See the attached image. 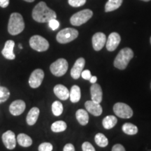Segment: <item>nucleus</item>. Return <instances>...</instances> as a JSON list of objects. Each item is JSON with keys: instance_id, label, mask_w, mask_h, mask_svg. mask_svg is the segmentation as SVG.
<instances>
[{"instance_id": "obj_27", "label": "nucleus", "mask_w": 151, "mask_h": 151, "mask_svg": "<svg viewBox=\"0 0 151 151\" xmlns=\"http://www.w3.org/2000/svg\"><path fill=\"white\" fill-rule=\"evenodd\" d=\"M67 123L62 120L55 122L51 125V130L53 132H62L65 131L67 129Z\"/></svg>"}, {"instance_id": "obj_20", "label": "nucleus", "mask_w": 151, "mask_h": 151, "mask_svg": "<svg viewBox=\"0 0 151 151\" xmlns=\"http://www.w3.org/2000/svg\"><path fill=\"white\" fill-rule=\"evenodd\" d=\"M76 117L77 120L81 125H86L89 121L88 113L84 109H78L76 113Z\"/></svg>"}, {"instance_id": "obj_38", "label": "nucleus", "mask_w": 151, "mask_h": 151, "mask_svg": "<svg viewBox=\"0 0 151 151\" xmlns=\"http://www.w3.org/2000/svg\"><path fill=\"white\" fill-rule=\"evenodd\" d=\"M97 78L96 76H92L91 78H90V82L91 83H95L96 82H97Z\"/></svg>"}, {"instance_id": "obj_3", "label": "nucleus", "mask_w": 151, "mask_h": 151, "mask_svg": "<svg viewBox=\"0 0 151 151\" xmlns=\"http://www.w3.org/2000/svg\"><path fill=\"white\" fill-rule=\"evenodd\" d=\"M134 57V52L131 48H124L120 50L114 60L115 67L120 70H124Z\"/></svg>"}, {"instance_id": "obj_19", "label": "nucleus", "mask_w": 151, "mask_h": 151, "mask_svg": "<svg viewBox=\"0 0 151 151\" xmlns=\"http://www.w3.org/2000/svg\"><path fill=\"white\" fill-rule=\"evenodd\" d=\"M40 111L37 107H33L30 109L27 116V123L29 125H34L37 121Z\"/></svg>"}, {"instance_id": "obj_43", "label": "nucleus", "mask_w": 151, "mask_h": 151, "mask_svg": "<svg viewBox=\"0 0 151 151\" xmlns=\"http://www.w3.org/2000/svg\"><path fill=\"white\" fill-rule=\"evenodd\" d=\"M150 86H151V85H150Z\"/></svg>"}, {"instance_id": "obj_7", "label": "nucleus", "mask_w": 151, "mask_h": 151, "mask_svg": "<svg viewBox=\"0 0 151 151\" xmlns=\"http://www.w3.org/2000/svg\"><path fill=\"white\" fill-rule=\"evenodd\" d=\"M50 70L55 76H62L68 70V62L64 58H60L51 64Z\"/></svg>"}, {"instance_id": "obj_39", "label": "nucleus", "mask_w": 151, "mask_h": 151, "mask_svg": "<svg viewBox=\"0 0 151 151\" xmlns=\"http://www.w3.org/2000/svg\"><path fill=\"white\" fill-rule=\"evenodd\" d=\"M24 1H27V2H33V1H35V0H24Z\"/></svg>"}, {"instance_id": "obj_23", "label": "nucleus", "mask_w": 151, "mask_h": 151, "mask_svg": "<svg viewBox=\"0 0 151 151\" xmlns=\"http://www.w3.org/2000/svg\"><path fill=\"white\" fill-rule=\"evenodd\" d=\"M117 122H118V120L116 116H108L104 118L102 124L106 129H111L116 126Z\"/></svg>"}, {"instance_id": "obj_13", "label": "nucleus", "mask_w": 151, "mask_h": 151, "mask_svg": "<svg viewBox=\"0 0 151 151\" xmlns=\"http://www.w3.org/2000/svg\"><path fill=\"white\" fill-rule=\"evenodd\" d=\"M26 108V104L24 101L18 99L13 101L9 106V111L13 116H18L24 112Z\"/></svg>"}, {"instance_id": "obj_41", "label": "nucleus", "mask_w": 151, "mask_h": 151, "mask_svg": "<svg viewBox=\"0 0 151 151\" xmlns=\"http://www.w3.org/2000/svg\"><path fill=\"white\" fill-rule=\"evenodd\" d=\"M19 47H20V48H22V46H21V44H19Z\"/></svg>"}, {"instance_id": "obj_15", "label": "nucleus", "mask_w": 151, "mask_h": 151, "mask_svg": "<svg viewBox=\"0 0 151 151\" xmlns=\"http://www.w3.org/2000/svg\"><path fill=\"white\" fill-rule=\"evenodd\" d=\"M87 111L94 116H99L102 113V107L99 103L92 101H87L85 104Z\"/></svg>"}, {"instance_id": "obj_37", "label": "nucleus", "mask_w": 151, "mask_h": 151, "mask_svg": "<svg viewBox=\"0 0 151 151\" xmlns=\"http://www.w3.org/2000/svg\"><path fill=\"white\" fill-rule=\"evenodd\" d=\"M9 5V0H0V6L1 8H6Z\"/></svg>"}, {"instance_id": "obj_33", "label": "nucleus", "mask_w": 151, "mask_h": 151, "mask_svg": "<svg viewBox=\"0 0 151 151\" xmlns=\"http://www.w3.org/2000/svg\"><path fill=\"white\" fill-rule=\"evenodd\" d=\"M82 150L83 151H94L95 149L90 143L84 142L82 145Z\"/></svg>"}, {"instance_id": "obj_10", "label": "nucleus", "mask_w": 151, "mask_h": 151, "mask_svg": "<svg viewBox=\"0 0 151 151\" xmlns=\"http://www.w3.org/2000/svg\"><path fill=\"white\" fill-rule=\"evenodd\" d=\"M2 141L6 148L13 150L16 146V138L14 132L9 130L4 132L2 135Z\"/></svg>"}, {"instance_id": "obj_14", "label": "nucleus", "mask_w": 151, "mask_h": 151, "mask_svg": "<svg viewBox=\"0 0 151 151\" xmlns=\"http://www.w3.org/2000/svg\"><path fill=\"white\" fill-rule=\"evenodd\" d=\"M85 64H86V61H85V59L83 58H78L76 61L72 69L71 70V76L73 79L76 80V79H78L80 78L81 73H82Z\"/></svg>"}, {"instance_id": "obj_12", "label": "nucleus", "mask_w": 151, "mask_h": 151, "mask_svg": "<svg viewBox=\"0 0 151 151\" xmlns=\"http://www.w3.org/2000/svg\"><path fill=\"white\" fill-rule=\"evenodd\" d=\"M120 41H121V38L118 33L112 32L110 34L106 43V49L109 51H114L118 48Z\"/></svg>"}, {"instance_id": "obj_21", "label": "nucleus", "mask_w": 151, "mask_h": 151, "mask_svg": "<svg viewBox=\"0 0 151 151\" xmlns=\"http://www.w3.org/2000/svg\"><path fill=\"white\" fill-rule=\"evenodd\" d=\"M81 97V89L78 86H73L69 92V98L72 103H77L80 101Z\"/></svg>"}, {"instance_id": "obj_17", "label": "nucleus", "mask_w": 151, "mask_h": 151, "mask_svg": "<svg viewBox=\"0 0 151 151\" xmlns=\"http://www.w3.org/2000/svg\"><path fill=\"white\" fill-rule=\"evenodd\" d=\"M90 93L92 101L100 104L102 101V90L101 86L97 83H93L90 88Z\"/></svg>"}, {"instance_id": "obj_2", "label": "nucleus", "mask_w": 151, "mask_h": 151, "mask_svg": "<svg viewBox=\"0 0 151 151\" xmlns=\"http://www.w3.org/2000/svg\"><path fill=\"white\" fill-rule=\"evenodd\" d=\"M24 29V22L22 15L19 13L11 14L8 24V32L10 35H18Z\"/></svg>"}, {"instance_id": "obj_34", "label": "nucleus", "mask_w": 151, "mask_h": 151, "mask_svg": "<svg viewBox=\"0 0 151 151\" xmlns=\"http://www.w3.org/2000/svg\"><path fill=\"white\" fill-rule=\"evenodd\" d=\"M81 76H82V78L85 79V80L90 81V78L92 77V75L90 70H88V69H87V70H84L82 71V73H81Z\"/></svg>"}, {"instance_id": "obj_32", "label": "nucleus", "mask_w": 151, "mask_h": 151, "mask_svg": "<svg viewBox=\"0 0 151 151\" xmlns=\"http://www.w3.org/2000/svg\"><path fill=\"white\" fill-rule=\"evenodd\" d=\"M48 25L52 30H56L60 27V22L56 20V18H54L48 22Z\"/></svg>"}, {"instance_id": "obj_11", "label": "nucleus", "mask_w": 151, "mask_h": 151, "mask_svg": "<svg viewBox=\"0 0 151 151\" xmlns=\"http://www.w3.org/2000/svg\"><path fill=\"white\" fill-rule=\"evenodd\" d=\"M92 42L94 50L96 51H99L105 46L106 43V37L104 33L97 32L94 34L92 37Z\"/></svg>"}, {"instance_id": "obj_8", "label": "nucleus", "mask_w": 151, "mask_h": 151, "mask_svg": "<svg viewBox=\"0 0 151 151\" xmlns=\"http://www.w3.org/2000/svg\"><path fill=\"white\" fill-rule=\"evenodd\" d=\"M113 111L118 117L124 119L132 118L133 116V111L129 105L124 103L118 102L113 106Z\"/></svg>"}, {"instance_id": "obj_29", "label": "nucleus", "mask_w": 151, "mask_h": 151, "mask_svg": "<svg viewBox=\"0 0 151 151\" xmlns=\"http://www.w3.org/2000/svg\"><path fill=\"white\" fill-rule=\"evenodd\" d=\"M10 97V92L6 87L0 86V104L5 102Z\"/></svg>"}, {"instance_id": "obj_6", "label": "nucleus", "mask_w": 151, "mask_h": 151, "mask_svg": "<svg viewBox=\"0 0 151 151\" xmlns=\"http://www.w3.org/2000/svg\"><path fill=\"white\" fill-rule=\"evenodd\" d=\"M29 46L38 52H44L49 48V43L40 35L32 36L29 39Z\"/></svg>"}, {"instance_id": "obj_31", "label": "nucleus", "mask_w": 151, "mask_h": 151, "mask_svg": "<svg viewBox=\"0 0 151 151\" xmlns=\"http://www.w3.org/2000/svg\"><path fill=\"white\" fill-rule=\"evenodd\" d=\"M68 2L73 7H80L86 4V0H68Z\"/></svg>"}, {"instance_id": "obj_35", "label": "nucleus", "mask_w": 151, "mask_h": 151, "mask_svg": "<svg viewBox=\"0 0 151 151\" xmlns=\"http://www.w3.org/2000/svg\"><path fill=\"white\" fill-rule=\"evenodd\" d=\"M125 148L121 144H116L112 148V151H124Z\"/></svg>"}, {"instance_id": "obj_36", "label": "nucleus", "mask_w": 151, "mask_h": 151, "mask_svg": "<svg viewBox=\"0 0 151 151\" xmlns=\"http://www.w3.org/2000/svg\"><path fill=\"white\" fill-rule=\"evenodd\" d=\"M63 150L64 151H74L75 148L74 146H73V145L71 144V143H67V144H66L65 147H64Z\"/></svg>"}, {"instance_id": "obj_24", "label": "nucleus", "mask_w": 151, "mask_h": 151, "mask_svg": "<svg viewBox=\"0 0 151 151\" xmlns=\"http://www.w3.org/2000/svg\"><path fill=\"white\" fill-rule=\"evenodd\" d=\"M123 0H109L105 5L106 12H111L118 9L122 5Z\"/></svg>"}, {"instance_id": "obj_22", "label": "nucleus", "mask_w": 151, "mask_h": 151, "mask_svg": "<svg viewBox=\"0 0 151 151\" xmlns=\"http://www.w3.org/2000/svg\"><path fill=\"white\" fill-rule=\"evenodd\" d=\"M17 141L22 147H29L32 144V139L25 134H19L17 137Z\"/></svg>"}, {"instance_id": "obj_4", "label": "nucleus", "mask_w": 151, "mask_h": 151, "mask_svg": "<svg viewBox=\"0 0 151 151\" xmlns=\"http://www.w3.org/2000/svg\"><path fill=\"white\" fill-rule=\"evenodd\" d=\"M78 36V30L68 27L60 31L57 35L56 39L60 43H67L76 39Z\"/></svg>"}, {"instance_id": "obj_26", "label": "nucleus", "mask_w": 151, "mask_h": 151, "mask_svg": "<svg viewBox=\"0 0 151 151\" xmlns=\"http://www.w3.org/2000/svg\"><path fill=\"white\" fill-rule=\"evenodd\" d=\"M94 141H95V143H97V146L101 147V148L106 147L109 144L108 139L106 137L105 135H104L101 133H98L95 135V137H94Z\"/></svg>"}, {"instance_id": "obj_25", "label": "nucleus", "mask_w": 151, "mask_h": 151, "mask_svg": "<svg viewBox=\"0 0 151 151\" xmlns=\"http://www.w3.org/2000/svg\"><path fill=\"white\" fill-rule=\"evenodd\" d=\"M122 131H123L126 134L128 135H135L138 132V128L134 124L132 123H124L122 127Z\"/></svg>"}, {"instance_id": "obj_18", "label": "nucleus", "mask_w": 151, "mask_h": 151, "mask_svg": "<svg viewBox=\"0 0 151 151\" xmlns=\"http://www.w3.org/2000/svg\"><path fill=\"white\" fill-rule=\"evenodd\" d=\"M54 93L59 99L62 100H67L69 97V91L67 87L61 84L56 85L53 89Z\"/></svg>"}, {"instance_id": "obj_42", "label": "nucleus", "mask_w": 151, "mask_h": 151, "mask_svg": "<svg viewBox=\"0 0 151 151\" xmlns=\"http://www.w3.org/2000/svg\"><path fill=\"white\" fill-rule=\"evenodd\" d=\"M150 43H151V37H150Z\"/></svg>"}, {"instance_id": "obj_9", "label": "nucleus", "mask_w": 151, "mask_h": 151, "mask_svg": "<svg viewBox=\"0 0 151 151\" xmlns=\"http://www.w3.org/2000/svg\"><path fill=\"white\" fill-rule=\"evenodd\" d=\"M44 78V72L42 69H37L30 75L29 78V84L31 88H37L42 83Z\"/></svg>"}, {"instance_id": "obj_16", "label": "nucleus", "mask_w": 151, "mask_h": 151, "mask_svg": "<svg viewBox=\"0 0 151 151\" xmlns=\"http://www.w3.org/2000/svg\"><path fill=\"white\" fill-rule=\"evenodd\" d=\"M15 46V42L12 40H8L5 43L4 48L1 50V53L5 58L8 60H14L16 58L14 52V48Z\"/></svg>"}, {"instance_id": "obj_28", "label": "nucleus", "mask_w": 151, "mask_h": 151, "mask_svg": "<svg viewBox=\"0 0 151 151\" xmlns=\"http://www.w3.org/2000/svg\"><path fill=\"white\" fill-rule=\"evenodd\" d=\"M52 112L54 116H59L63 112V106L59 101H55L52 104Z\"/></svg>"}, {"instance_id": "obj_40", "label": "nucleus", "mask_w": 151, "mask_h": 151, "mask_svg": "<svg viewBox=\"0 0 151 151\" xmlns=\"http://www.w3.org/2000/svg\"><path fill=\"white\" fill-rule=\"evenodd\" d=\"M141 1H150V0H141Z\"/></svg>"}, {"instance_id": "obj_1", "label": "nucleus", "mask_w": 151, "mask_h": 151, "mask_svg": "<svg viewBox=\"0 0 151 151\" xmlns=\"http://www.w3.org/2000/svg\"><path fill=\"white\" fill-rule=\"evenodd\" d=\"M32 18L35 21L41 23L48 22L52 19L57 18V14L50 9L44 1H40L35 6L32 11Z\"/></svg>"}, {"instance_id": "obj_5", "label": "nucleus", "mask_w": 151, "mask_h": 151, "mask_svg": "<svg viewBox=\"0 0 151 151\" xmlns=\"http://www.w3.org/2000/svg\"><path fill=\"white\" fill-rule=\"evenodd\" d=\"M92 16H93V12L91 10L84 9L73 14L70 18V22L72 25L81 26L88 22Z\"/></svg>"}, {"instance_id": "obj_30", "label": "nucleus", "mask_w": 151, "mask_h": 151, "mask_svg": "<svg viewBox=\"0 0 151 151\" xmlns=\"http://www.w3.org/2000/svg\"><path fill=\"white\" fill-rule=\"evenodd\" d=\"M52 148H53V147H52L51 143L45 142L39 145L38 149H39V151H51L52 150Z\"/></svg>"}]
</instances>
